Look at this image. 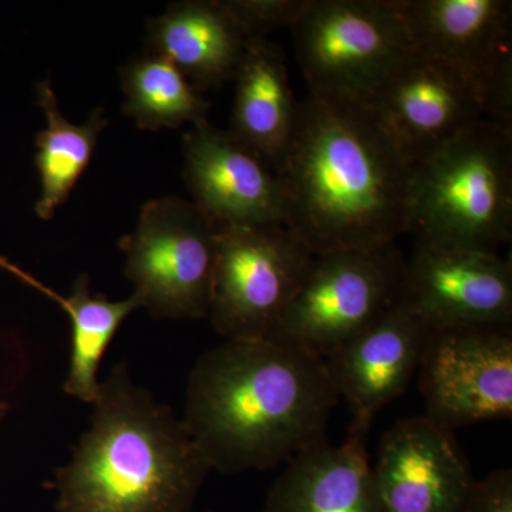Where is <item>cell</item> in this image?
Here are the masks:
<instances>
[{"mask_svg":"<svg viewBox=\"0 0 512 512\" xmlns=\"http://www.w3.org/2000/svg\"><path fill=\"white\" fill-rule=\"evenodd\" d=\"M413 47L466 74L485 120L512 131V3L507 0H400Z\"/></svg>","mask_w":512,"mask_h":512,"instance_id":"30bf717a","label":"cell"},{"mask_svg":"<svg viewBox=\"0 0 512 512\" xmlns=\"http://www.w3.org/2000/svg\"><path fill=\"white\" fill-rule=\"evenodd\" d=\"M183 148L191 201L217 227H286L281 177L229 131L201 121L184 134Z\"/></svg>","mask_w":512,"mask_h":512,"instance_id":"4fadbf2b","label":"cell"},{"mask_svg":"<svg viewBox=\"0 0 512 512\" xmlns=\"http://www.w3.org/2000/svg\"><path fill=\"white\" fill-rule=\"evenodd\" d=\"M123 113L138 128L158 131L208 120L210 101L173 63L154 55L131 60L120 72Z\"/></svg>","mask_w":512,"mask_h":512,"instance_id":"44dd1931","label":"cell"},{"mask_svg":"<svg viewBox=\"0 0 512 512\" xmlns=\"http://www.w3.org/2000/svg\"><path fill=\"white\" fill-rule=\"evenodd\" d=\"M313 258L288 227H217L212 328L225 340L268 338Z\"/></svg>","mask_w":512,"mask_h":512,"instance_id":"ba28073f","label":"cell"},{"mask_svg":"<svg viewBox=\"0 0 512 512\" xmlns=\"http://www.w3.org/2000/svg\"><path fill=\"white\" fill-rule=\"evenodd\" d=\"M416 241L498 252L512 234V131L480 120L413 164Z\"/></svg>","mask_w":512,"mask_h":512,"instance_id":"277c9868","label":"cell"},{"mask_svg":"<svg viewBox=\"0 0 512 512\" xmlns=\"http://www.w3.org/2000/svg\"><path fill=\"white\" fill-rule=\"evenodd\" d=\"M234 82L229 133L278 174L295 133L299 111L284 50L268 39H249Z\"/></svg>","mask_w":512,"mask_h":512,"instance_id":"ac0fdd59","label":"cell"},{"mask_svg":"<svg viewBox=\"0 0 512 512\" xmlns=\"http://www.w3.org/2000/svg\"><path fill=\"white\" fill-rule=\"evenodd\" d=\"M119 247L133 296L151 318H208L217 225L194 202L178 195L146 202Z\"/></svg>","mask_w":512,"mask_h":512,"instance_id":"52a82bcc","label":"cell"},{"mask_svg":"<svg viewBox=\"0 0 512 512\" xmlns=\"http://www.w3.org/2000/svg\"><path fill=\"white\" fill-rule=\"evenodd\" d=\"M366 436L349 430L340 446L323 439L296 454L272 484L264 512H387Z\"/></svg>","mask_w":512,"mask_h":512,"instance_id":"2e32d148","label":"cell"},{"mask_svg":"<svg viewBox=\"0 0 512 512\" xmlns=\"http://www.w3.org/2000/svg\"><path fill=\"white\" fill-rule=\"evenodd\" d=\"M249 39H266L275 30L292 29L309 0H225Z\"/></svg>","mask_w":512,"mask_h":512,"instance_id":"7402d4cb","label":"cell"},{"mask_svg":"<svg viewBox=\"0 0 512 512\" xmlns=\"http://www.w3.org/2000/svg\"><path fill=\"white\" fill-rule=\"evenodd\" d=\"M311 94L369 100L413 49L400 0H309L291 29Z\"/></svg>","mask_w":512,"mask_h":512,"instance_id":"8992f818","label":"cell"},{"mask_svg":"<svg viewBox=\"0 0 512 512\" xmlns=\"http://www.w3.org/2000/svg\"><path fill=\"white\" fill-rule=\"evenodd\" d=\"M404 275L396 244L315 255L266 339L325 360L403 298Z\"/></svg>","mask_w":512,"mask_h":512,"instance_id":"5b68a950","label":"cell"},{"mask_svg":"<svg viewBox=\"0 0 512 512\" xmlns=\"http://www.w3.org/2000/svg\"><path fill=\"white\" fill-rule=\"evenodd\" d=\"M373 473L387 512H466L476 484L454 431L426 416L383 434Z\"/></svg>","mask_w":512,"mask_h":512,"instance_id":"5bb4252c","label":"cell"},{"mask_svg":"<svg viewBox=\"0 0 512 512\" xmlns=\"http://www.w3.org/2000/svg\"><path fill=\"white\" fill-rule=\"evenodd\" d=\"M32 288L55 301L67 313L72 326L69 369L63 390L67 396L92 404L99 397L101 360L116 338L124 320L138 311L140 303L133 295L123 301H110L104 295H92L90 279L82 274L74 281L72 291L63 296L33 279Z\"/></svg>","mask_w":512,"mask_h":512,"instance_id":"ffe728a7","label":"cell"},{"mask_svg":"<svg viewBox=\"0 0 512 512\" xmlns=\"http://www.w3.org/2000/svg\"><path fill=\"white\" fill-rule=\"evenodd\" d=\"M0 269H2V271L8 272L10 275L16 276V278L22 282H25L29 275L28 272L23 271L22 268H19L18 265L10 262L9 259L2 254H0Z\"/></svg>","mask_w":512,"mask_h":512,"instance_id":"cb8c5ba5","label":"cell"},{"mask_svg":"<svg viewBox=\"0 0 512 512\" xmlns=\"http://www.w3.org/2000/svg\"><path fill=\"white\" fill-rule=\"evenodd\" d=\"M9 413V404L5 402H0V426H2L3 421L6 420Z\"/></svg>","mask_w":512,"mask_h":512,"instance_id":"d4e9b609","label":"cell"},{"mask_svg":"<svg viewBox=\"0 0 512 512\" xmlns=\"http://www.w3.org/2000/svg\"><path fill=\"white\" fill-rule=\"evenodd\" d=\"M278 175L286 227L315 255L409 234L413 163L362 101L309 93Z\"/></svg>","mask_w":512,"mask_h":512,"instance_id":"6da1fadb","label":"cell"},{"mask_svg":"<svg viewBox=\"0 0 512 512\" xmlns=\"http://www.w3.org/2000/svg\"><path fill=\"white\" fill-rule=\"evenodd\" d=\"M72 457L55 471L57 512H190L211 467L183 419L114 365Z\"/></svg>","mask_w":512,"mask_h":512,"instance_id":"3957f363","label":"cell"},{"mask_svg":"<svg viewBox=\"0 0 512 512\" xmlns=\"http://www.w3.org/2000/svg\"><path fill=\"white\" fill-rule=\"evenodd\" d=\"M338 402L319 357L275 340H225L192 366L183 421L212 471H264L326 439Z\"/></svg>","mask_w":512,"mask_h":512,"instance_id":"7a4b0ae2","label":"cell"},{"mask_svg":"<svg viewBox=\"0 0 512 512\" xmlns=\"http://www.w3.org/2000/svg\"><path fill=\"white\" fill-rule=\"evenodd\" d=\"M403 299L431 329L511 326V262L498 252L416 241Z\"/></svg>","mask_w":512,"mask_h":512,"instance_id":"7c38bea8","label":"cell"},{"mask_svg":"<svg viewBox=\"0 0 512 512\" xmlns=\"http://www.w3.org/2000/svg\"><path fill=\"white\" fill-rule=\"evenodd\" d=\"M365 103L413 164L485 120L476 84L450 63L416 47Z\"/></svg>","mask_w":512,"mask_h":512,"instance_id":"8fae6325","label":"cell"},{"mask_svg":"<svg viewBox=\"0 0 512 512\" xmlns=\"http://www.w3.org/2000/svg\"><path fill=\"white\" fill-rule=\"evenodd\" d=\"M419 375L426 417L444 429L510 420L511 326L431 329Z\"/></svg>","mask_w":512,"mask_h":512,"instance_id":"9c48e42d","label":"cell"},{"mask_svg":"<svg viewBox=\"0 0 512 512\" xmlns=\"http://www.w3.org/2000/svg\"><path fill=\"white\" fill-rule=\"evenodd\" d=\"M430 330L402 298L323 360L339 399L352 413L349 430L367 434L376 414L406 393L419 372Z\"/></svg>","mask_w":512,"mask_h":512,"instance_id":"9a60e30c","label":"cell"},{"mask_svg":"<svg viewBox=\"0 0 512 512\" xmlns=\"http://www.w3.org/2000/svg\"><path fill=\"white\" fill-rule=\"evenodd\" d=\"M36 97L37 104L45 113L46 128L37 134L35 140V164L42 188L35 212L40 220L50 221L69 200L89 167L100 134L109 126V120L104 110L97 107L86 123H70L59 109V101L49 79L36 84Z\"/></svg>","mask_w":512,"mask_h":512,"instance_id":"d6986e66","label":"cell"},{"mask_svg":"<svg viewBox=\"0 0 512 512\" xmlns=\"http://www.w3.org/2000/svg\"><path fill=\"white\" fill-rule=\"evenodd\" d=\"M466 512H512V470L500 468L476 481Z\"/></svg>","mask_w":512,"mask_h":512,"instance_id":"603a6c76","label":"cell"},{"mask_svg":"<svg viewBox=\"0 0 512 512\" xmlns=\"http://www.w3.org/2000/svg\"><path fill=\"white\" fill-rule=\"evenodd\" d=\"M248 42L225 0L171 3L147 25L148 55L173 63L201 93L234 80Z\"/></svg>","mask_w":512,"mask_h":512,"instance_id":"e0dca14e","label":"cell"}]
</instances>
